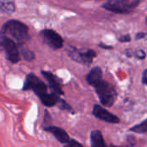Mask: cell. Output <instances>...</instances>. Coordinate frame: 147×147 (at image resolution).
<instances>
[{
  "label": "cell",
  "instance_id": "3",
  "mask_svg": "<svg viewBox=\"0 0 147 147\" xmlns=\"http://www.w3.org/2000/svg\"><path fill=\"white\" fill-rule=\"evenodd\" d=\"M96 93L99 98L102 105L105 107H112L117 98V91L115 88L108 83L107 81L102 80L96 87Z\"/></svg>",
  "mask_w": 147,
  "mask_h": 147
},
{
  "label": "cell",
  "instance_id": "20",
  "mask_svg": "<svg viewBox=\"0 0 147 147\" xmlns=\"http://www.w3.org/2000/svg\"><path fill=\"white\" fill-rule=\"evenodd\" d=\"M135 40H147V34L145 32H139L135 34Z\"/></svg>",
  "mask_w": 147,
  "mask_h": 147
},
{
  "label": "cell",
  "instance_id": "15",
  "mask_svg": "<svg viewBox=\"0 0 147 147\" xmlns=\"http://www.w3.org/2000/svg\"><path fill=\"white\" fill-rule=\"evenodd\" d=\"M130 131L135 134H144L147 133V119L143 121L141 123L137 124L134 126L133 127H131Z\"/></svg>",
  "mask_w": 147,
  "mask_h": 147
},
{
  "label": "cell",
  "instance_id": "18",
  "mask_svg": "<svg viewBox=\"0 0 147 147\" xmlns=\"http://www.w3.org/2000/svg\"><path fill=\"white\" fill-rule=\"evenodd\" d=\"M131 40V35L127 34H124V35H121L119 39H118V41L119 42H121V43H126V42H129Z\"/></svg>",
  "mask_w": 147,
  "mask_h": 147
},
{
  "label": "cell",
  "instance_id": "5",
  "mask_svg": "<svg viewBox=\"0 0 147 147\" xmlns=\"http://www.w3.org/2000/svg\"><path fill=\"white\" fill-rule=\"evenodd\" d=\"M0 44L6 54V59L12 64L18 63L21 59V55L19 52L18 46L16 43L8 37L7 35L1 34L0 37Z\"/></svg>",
  "mask_w": 147,
  "mask_h": 147
},
{
  "label": "cell",
  "instance_id": "22",
  "mask_svg": "<svg viewBox=\"0 0 147 147\" xmlns=\"http://www.w3.org/2000/svg\"><path fill=\"white\" fill-rule=\"evenodd\" d=\"M142 83H143V84H145V85L147 86V69H146L143 71V74H142Z\"/></svg>",
  "mask_w": 147,
  "mask_h": 147
},
{
  "label": "cell",
  "instance_id": "25",
  "mask_svg": "<svg viewBox=\"0 0 147 147\" xmlns=\"http://www.w3.org/2000/svg\"><path fill=\"white\" fill-rule=\"evenodd\" d=\"M146 25H147V16H146Z\"/></svg>",
  "mask_w": 147,
  "mask_h": 147
},
{
  "label": "cell",
  "instance_id": "12",
  "mask_svg": "<svg viewBox=\"0 0 147 147\" xmlns=\"http://www.w3.org/2000/svg\"><path fill=\"white\" fill-rule=\"evenodd\" d=\"M90 146L92 147H105L106 144L102 133L99 130H93L90 133Z\"/></svg>",
  "mask_w": 147,
  "mask_h": 147
},
{
  "label": "cell",
  "instance_id": "23",
  "mask_svg": "<svg viewBox=\"0 0 147 147\" xmlns=\"http://www.w3.org/2000/svg\"><path fill=\"white\" fill-rule=\"evenodd\" d=\"M44 122H48L50 123L51 122V117H50V115L47 111H45V117H44Z\"/></svg>",
  "mask_w": 147,
  "mask_h": 147
},
{
  "label": "cell",
  "instance_id": "9",
  "mask_svg": "<svg viewBox=\"0 0 147 147\" xmlns=\"http://www.w3.org/2000/svg\"><path fill=\"white\" fill-rule=\"evenodd\" d=\"M43 130L46 131V132H48V133L52 134L55 137V139L60 144H62L64 146L65 144H67L70 141V140H71L70 137H69V135L67 134V133L64 129H62L60 127L48 125V126H45L43 127Z\"/></svg>",
  "mask_w": 147,
  "mask_h": 147
},
{
  "label": "cell",
  "instance_id": "7",
  "mask_svg": "<svg viewBox=\"0 0 147 147\" xmlns=\"http://www.w3.org/2000/svg\"><path fill=\"white\" fill-rule=\"evenodd\" d=\"M44 42L53 49H59L64 45V39L56 31L51 28H45L40 32Z\"/></svg>",
  "mask_w": 147,
  "mask_h": 147
},
{
  "label": "cell",
  "instance_id": "14",
  "mask_svg": "<svg viewBox=\"0 0 147 147\" xmlns=\"http://www.w3.org/2000/svg\"><path fill=\"white\" fill-rule=\"evenodd\" d=\"M126 55L129 58L131 57H134L138 59H145L146 57V52L143 50V49H139V50H136V51H132L130 49H127L126 50Z\"/></svg>",
  "mask_w": 147,
  "mask_h": 147
},
{
  "label": "cell",
  "instance_id": "11",
  "mask_svg": "<svg viewBox=\"0 0 147 147\" xmlns=\"http://www.w3.org/2000/svg\"><path fill=\"white\" fill-rule=\"evenodd\" d=\"M102 80V71L99 66H95L91 68L89 73L86 75V82L90 86L96 87Z\"/></svg>",
  "mask_w": 147,
  "mask_h": 147
},
{
  "label": "cell",
  "instance_id": "6",
  "mask_svg": "<svg viewBox=\"0 0 147 147\" xmlns=\"http://www.w3.org/2000/svg\"><path fill=\"white\" fill-rule=\"evenodd\" d=\"M66 52L68 56L73 61L85 65H90L92 63L93 59L96 56V53L93 49H88L83 52L72 46L68 47L66 48Z\"/></svg>",
  "mask_w": 147,
  "mask_h": 147
},
{
  "label": "cell",
  "instance_id": "4",
  "mask_svg": "<svg viewBox=\"0 0 147 147\" xmlns=\"http://www.w3.org/2000/svg\"><path fill=\"white\" fill-rule=\"evenodd\" d=\"M140 0H108L102 7L115 14H128L140 3Z\"/></svg>",
  "mask_w": 147,
  "mask_h": 147
},
{
  "label": "cell",
  "instance_id": "13",
  "mask_svg": "<svg viewBox=\"0 0 147 147\" xmlns=\"http://www.w3.org/2000/svg\"><path fill=\"white\" fill-rule=\"evenodd\" d=\"M16 10V6L11 0H0V11L2 14L11 15Z\"/></svg>",
  "mask_w": 147,
  "mask_h": 147
},
{
  "label": "cell",
  "instance_id": "1",
  "mask_svg": "<svg viewBox=\"0 0 147 147\" xmlns=\"http://www.w3.org/2000/svg\"><path fill=\"white\" fill-rule=\"evenodd\" d=\"M22 90H33L34 93L39 97L41 103L46 107H53L57 105L60 98L59 94L53 91L52 93H48L46 84L32 72L26 76Z\"/></svg>",
  "mask_w": 147,
  "mask_h": 147
},
{
  "label": "cell",
  "instance_id": "8",
  "mask_svg": "<svg viewBox=\"0 0 147 147\" xmlns=\"http://www.w3.org/2000/svg\"><path fill=\"white\" fill-rule=\"evenodd\" d=\"M92 114L96 118H97V119H99L101 121H103L105 122H108V123L117 124V123L120 122L119 117H117L116 115L110 113L106 109H104L103 107H102V106H100L98 104L94 105Z\"/></svg>",
  "mask_w": 147,
  "mask_h": 147
},
{
  "label": "cell",
  "instance_id": "2",
  "mask_svg": "<svg viewBox=\"0 0 147 147\" xmlns=\"http://www.w3.org/2000/svg\"><path fill=\"white\" fill-rule=\"evenodd\" d=\"M1 34L12 37L19 46L25 44L30 39L28 27L25 23L15 19L4 22L1 28Z\"/></svg>",
  "mask_w": 147,
  "mask_h": 147
},
{
  "label": "cell",
  "instance_id": "16",
  "mask_svg": "<svg viewBox=\"0 0 147 147\" xmlns=\"http://www.w3.org/2000/svg\"><path fill=\"white\" fill-rule=\"evenodd\" d=\"M19 47H21V53H22V56L23 57V59H24L25 60L32 61L33 59H34L35 55H34V53L31 50H29L28 48L23 47L22 45H21V46H19Z\"/></svg>",
  "mask_w": 147,
  "mask_h": 147
},
{
  "label": "cell",
  "instance_id": "10",
  "mask_svg": "<svg viewBox=\"0 0 147 147\" xmlns=\"http://www.w3.org/2000/svg\"><path fill=\"white\" fill-rule=\"evenodd\" d=\"M41 75L44 77V78L47 81L48 83V86L49 88L55 93L59 94V95H64V92L60 87L59 83L58 82L56 77L51 72V71H41Z\"/></svg>",
  "mask_w": 147,
  "mask_h": 147
},
{
  "label": "cell",
  "instance_id": "17",
  "mask_svg": "<svg viewBox=\"0 0 147 147\" xmlns=\"http://www.w3.org/2000/svg\"><path fill=\"white\" fill-rule=\"evenodd\" d=\"M57 106H58V108L59 109H61L63 111H67V112H69L71 114H75L74 110L72 109V108L71 107V105L68 104L64 99L59 98V102L57 103Z\"/></svg>",
  "mask_w": 147,
  "mask_h": 147
},
{
  "label": "cell",
  "instance_id": "21",
  "mask_svg": "<svg viewBox=\"0 0 147 147\" xmlns=\"http://www.w3.org/2000/svg\"><path fill=\"white\" fill-rule=\"evenodd\" d=\"M98 47H100V48H102V49H106V50H111V49H113L114 47H112V46H109V45H106V44H104V43H99L98 44Z\"/></svg>",
  "mask_w": 147,
  "mask_h": 147
},
{
  "label": "cell",
  "instance_id": "19",
  "mask_svg": "<svg viewBox=\"0 0 147 147\" xmlns=\"http://www.w3.org/2000/svg\"><path fill=\"white\" fill-rule=\"evenodd\" d=\"M66 147H72V146H82V144L81 143H79V142H78L77 140H70V141L67 143V144H65V145Z\"/></svg>",
  "mask_w": 147,
  "mask_h": 147
},
{
  "label": "cell",
  "instance_id": "24",
  "mask_svg": "<svg viewBox=\"0 0 147 147\" xmlns=\"http://www.w3.org/2000/svg\"><path fill=\"white\" fill-rule=\"evenodd\" d=\"M128 138H129V139L131 140V139H134V136H128ZM127 141H128V142H129V143L131 144V146H134V143L132 142V140H127Z\"/></svg>",
  "mask_w": 147,
  "mask_h": 147
}]
</instances>
